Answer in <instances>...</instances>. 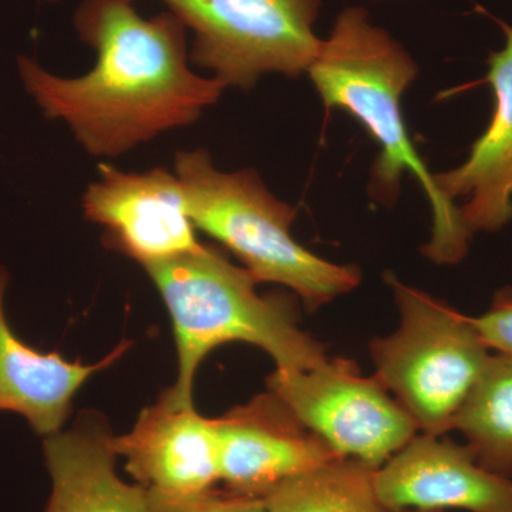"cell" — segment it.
Listing matches in <instances>:
<instances>
[{
	"mask_svg": "<svg viewBox=\"0 0 512 512\" xmlns=\"http://www.w3.org/2000/svg\"><path fill=\"white\" fill-rule=\"evenodd\" d=\"M73 23L96 50L89 73L57 76L23 55L18 73L43 116L63 121L94 157L123 156L191 126L227 89L191 69L187 28L171 12L144 19L130 0H83Z\"/></svg>",
	"mask_w": 512,
	"mask_h": 512,
	"instance_id": "6da1fadb",
	"label": "cell"
},
{
	"mask_svg": "<svg viewBox=\"0 0 512 512\" xmlns=\"http://www.w3.org/2000/svg\"><path fill=\"white\" fill-rule=\"evenodd\" d=\"M417 73L413 57L389 32L372 25L360 6L339 13L308 70L326 109L346 111L380 147L370 183L372 197L390 207L399 198L403 175H414L433 214L431 238L421 252L436 264H458L467 255L471 234L460 208L441 197L404 123L402 96Z\"/></svg>",
	"mask_w": 512,
	"mask_h": 512,
	"instance_id": "7a4b0ae2",
	"label": "cell"
},
{
	"mask_svg": "<svg viewBox=\"0 0 512 512\" xmlns=\"http://www.w3.org/2000/svg\"><path fill=\"white\" fill-rule=\"evenodd\" d=\"M143 268L173 322L178 375L165 393L175 403L194 404L198 367L225 343L254 345L279 370L312 369L328 359L325 345L299 326L291 298L256 292L254 276L211 245Z\"/></svg>",
	"mask_w": 512,
	"mask_h": 512,
	"instance_id": "3957f363",
	"label": "cell"
},
{
	"mask_svg": "<svg viewBox=\"0 0 512 512\" xmlns=\"http://www.w3.org/2000/svg\"><path fill=\"white\" fill-rule=\"evenodd\" d=\"M174 173L195 228L224 245L258 284L285 286L316 311L362 281L355 265L326 261L292 237L298 210L278 200L252 168L225 173L197 148L175 154Z\"/></svg>",
	"mask_w": 512,
	"mask_h": 512,
	"instance_id": "277c9868",
	"label": "cell"
},
{
	"mask_svg": "<svg viewBox=\"0 0 512 512\" xmlns=\"http://www.w3.org/2000/svg\"><path fill=\"white\" fill-rule=\"evenodd\" d=\"M400 325L370 343L376 377L419 431L444 436L483 376L491 350L471 316L387 275Z\"/></svg>",
	"mask_w": 512,
	"mask_h": 512,
	"instance_id": "5b68a950",
	"label": "cell"
},
{
	"mask_svg": "<svg viewBox=\"0 0 512 512\" xmlns=\"http://www.w3.org/2000/svg\"><path fill=\"white\" fill-rule=\"evenodd\" d=\"M194 32L191 63L225 87L251 90L268 73L298 79L318 55L322 0H164Z\"/></svg>",
	"mask_w": 512,
	"mask_h": 512,
	"instance_id": "8992f818",
	"label": "cell"
},
{
	"mask_svg": "<svg viewBox=\"0 0 512 512\" xmlns=\"http://www.w3.org/2000/svg\"><path fill=\"white\" fill-rule=\"evenodd\" d=\"M271 393L340 458L379 470L419 427L376 376L335 357L306 370L276 369Z\"/></svg>",
	"mask_w": 512,
	"mask_h": 512,
	"instance_id": "52a82bcc",
	"label": "cell"
},
{
	"mask_svg": "<svg viewBox=\"0 0 512 512\" xmlns=\"http://www.w3.org/2000/svg\"><path fill=\"white\" fill-rule=\"evenodd\" d=\"M87 221L104 228V242L141 266L201 247L183 185L167 168L127 173L101 163L83 195Z\"/></svg>",
	"mask_w": 512,
	"mask_h": 512,
	"instance_id": "ba28073f",
	"label": "cell"
},
{
	"mask_svg": "<svg viewBox=\"0 0 512 512\" xmlns=\"http://www.w3.org/2000/svg\"><path fill=\"white\" fill-rule=\"evenodd\" d=\"M220 484L264 500L285 481L340 458L274 393L259 394L214 419Z\"/></svg>",
	"mask_w": 512,
	"mask_h": 512,
	"instance_id": "9c48e42d",
	"label": "cell"
},
{
	"mask_svg": "<svg viewBox=\"0 0 512 512\" xmlns=\"http://www.w3.org/2000/svg\"><path fill=\"white\" fill-rule=\"evenodd\" d=\"M390 512L463 510L512 512V480L481 466L467 446L416 434L375 474Z\"/></svg>",
	"mask_w": 512,
	"mask_h": 512,
	"instance_id": "30bf717a",
	"label": "cell"
},
{
	"mask_svg": "<svg viewBox=\"0 0 512 512\" xmlns=\"http://www.w3.org/2000/svg\"><path fill=\"white\" fill-rule=\"evenodd\" d=\"M113 446L134 483L147 491L188 495L220 484L214 419L167 393L140 413L133 429L114 436Z\"/></svg>",
	"mask_w": 512,
	"mask_h": 512,
	"instance_id": "8fae6325",
	"label": "cell"
},
{
	"mask_svg": "<svg viewBox=\"0 0 512 512\" xmlns=\"http://www.w3.org/2000/svg\"><path fill=\"white\" fill-rule=\"evenodd\" d=\"M497 22L505 45L488 57L493 117L460 167L434 174L444 200L456 205L458 198H466L458 208L471 235L498 231L512 220V26Z\"/></svg>",
	"mask_w": 512,
	"mask_h": 512,
	"instance_id": "7c38bea8",
	"label": "cell"
},
{
	"mask_svg": "<svg viewBox=\"0 0 512 512\" xmlns=\"http://www.w3.org/2000/svg\"><path fill=\"white\" fill-rule=\"evenodd\" d=\"M9 284V271L0 264V412L22 416L33 433L45 439L64 429L83 384L113 365L130 343H121L92 365L66 360L57 352H40L26 345L10 326L5 305Z\"/></svg>",
	"mask_w": 512,
	"mask_h": 512,
	"instance_id": "4fadbf2b",
	"label": "cell"
},
{
	"mask_svg": "<svg viewBox=\"0 0 512 512\" xmlns=\"http://www.w3.org/2000/svg\"><path fill=\"white\" fill-rule=\"evenodd\" d=\"M109 424L86 412L70 429L43 439L50 497L45 512H148V491L117 473Z\"/></svg>",
	"mask_w": 512,
	"mask_h": 512,
	"instance_id": "5bb4252c",
	"label": "cell"
},
{
	"mask_svg": "<svg viewBox=\"0 0 512 512\" xmlns=\"http://www.w3.org/2000/svg\"><path fill=\"white\" fill-rule=\"evenodd\" d=\"M453 430L487 470L512 480V359L491 355Z\"/></svg>",
	"mask_w": 512,
	"mask_h": 512,
	"instance_id": "9a60e30c",
	"label": "cell"
},
{
	"mask_svg": "<svg viewBox=\"0 0 512 512\" xmlns=\"http://www.w3.org/2000/svg\"><path fill=\"white\" fill-rule=\"evenodd\" d=\"M375 468L336 458L266 495V512H390L375 487Z\"/></svg>",
	"mask_w": 512,
	"mask_h": 512,
	"instance_id": "2e32d148",
	"label": "cell"
},
{
	"mask_svg": "<svg viewBox=\"0 0 512 512\" xmlns=\"http://www.w3.org/2000/svg\"><path fill=\"white\" fill-rule=\"evenodd\" d=\"M148 512H266L262 500L242 497L229 491L212 490L204 493L174 495L148 491Z\"/></svg>",
	"mask_w": 512,
	"mask_h": 512,
	"instance_id": "e0dca14e",
	"label": "cell"
},
{
	"mask_svg": "<svg viewBox=\"0 0 512 512\" xmlns=\"http://www.w3.org/2000/svg\"><path fill=\"white\" fill-rule=\"evenodd\" d=\"M471 320L488 349L512 359V288L495 293L490 308Z\"/></svg>",
	"mask_w": 512,
	"mask_h": 512,
	"instance_id": "ac0fdd59",
	"label": "cell"
},
{
	"mask_svg": "<svg viewBox=\"0 0 512 512\" xmlns=\"http://www.w3.org/2000/svg\"><path fill=\"white\" fill-rule=\"evenodd\" d=\"M403 512H444V511H429V510H407Z\"/></svg>",
	"mask_w": 512,
	"mask_h": 512,
	"instance_id": "d6986e66",
	"label": "cell"
},
{
	"mask_svg": "<svg viewBox=\"0 0 512 512\" xmlns=\"http://www.w3.org/2000/svg\"><path fill=\"white\" fill-rule=\"evenodd\" d=\"M45 2L56 3V2H60V0H45ZM130 2H133V0H130Z\"/></svg>",
	"mask_w": 512,
	"mask_h": 512,
	"instance_id": "ffe728a7",
	"label": "cell"
},
{
	"mask_svg": "<svg viewBox=\"0 0 512 512\" xmlns=\"http://www.w3.org/2000/svg\"><path fill=\"white\" fill-rule=\"evenodd\" d=\"M375 2H379V0H375Z\"/></svg>",
	"mask_w": 512,
	"mask_h": 512,
	"instance_id": "44dd1931",
	"label": "cell"
}]
</instances>
